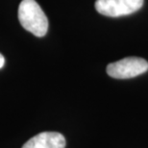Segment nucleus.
<instances>
[{
	"instance_id": "f257e3e1",
	"label": "nucleus",
	"mask_w": 148,
	"mask_h": 148,
	"mask_svg": "<svg viewBox=\"0 0 148 148\" xmlns=\"http://www.w3.org/2000/svg\"><path fill=\"white\" fill-rule=\"evenodd\" d=\"M18 20L25 30L41 38L48 30V19L35 0H22L18 7Z\"/></svg>"
},
{
	"instance_id": "f03ea898",
	"label": "nucleus",
	"mask_w": 148,
	"mask_h": 148,
	"mask_svg": "<svg viewBox=\"0 0 148 148\" xmlns=\"http://www.w3.org/2000/svg\"><path fill=\"white\" fill-rule=\"evenodd\" d=\"M148 70V63L143 58L129 57L108 64L107 73L115 79L134 78Z\"/></svg>"
},
{
	"instance_id": "7ed1b4c3",
	"label": "nucleus",
	"mask_w": 148,
	"mask_h": 148,
	"mask_svg": "<svg viewBox=\"0 0 148 148\" xmlns=\"http://www.w3.org/2000/svg\"><path fill=\"white\" fill-rule=\"evenodd\" d=\"M143 5V0H96L95 9L103 16L117 17L134 14Z\"/></svg>"
},
{
	"instance_id": "20e7f679",
	"label": "nucleus",
	"mask_w": 148,
	"mask_h": 148,
	"mask_svg": "<svg viewBox=\"0 0 148 148\" xmlns=\"http://www.w3.org/2000/svg\"><path fill=\"white\" fill-rule=\"evenodd\" d=\"M66 138L58 132H42L31 138L22 148H64Z\"/></svg>"
},
{
	"instance_id": "39448f33",
	"label": "nucleus",
	"mask_w": 148,
	"mask_h": 148,
	"mask_svg": "<svg viewBox=\"0 0 148 148\" xmlns=\"http://www.w3.org/2000/svg\"><path fill=\"white\" fill-rule=\"evenodd\" d=\"M5 64V58L1 53H0V69H2Z\"/></svg>"
}]
</instances>
